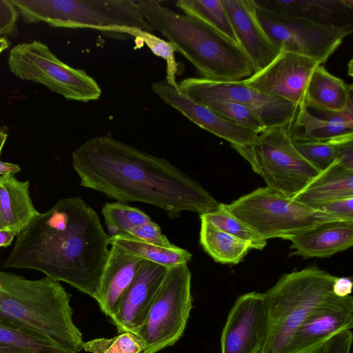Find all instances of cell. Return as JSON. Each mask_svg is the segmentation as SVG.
Segmentation results:
<instances>
[{"label": "cell", "instance_id": "7402d4cb", "mask_svg": "<svg viewBox=\"0 0 353 353\" xmlns=\"http://www.w3.org/2000/svg\"><path fill=\"white\" fill-rule=\"evenodd\" d=\"M351 197H353V171L335 161L292 199L318 210L324 204Z\"/></svg>", "mask_w": 353, "mask_h": 353}, {"label": "cell", "instance_id": "ffe728a7", "mask_svg": "<svg viewBox=\"0 0 353 353\" xmlns=\"http://www.w3.org/2000/svg\"><path fill=\"white\" fill-rule=\"evenodd\" d=\"M257 6L327 26L353 28L352 0H254Z\"/></svg>", "mask_w": 353, "mask_h": 353}, {"label": "cell", "instance_id": "7a4b0ae2", "mask_svg": "<svg viewBox=\"0 0 353 353\" xmlns=\"http://www.w3.org/2000/svg\"><path fill=\"white\" fill-rule=\"evenodd\" d=\"M16 236L2 268L39 271L94 296L108 256L110 236L97 212L81 197L59 200Z\"/></svg>", "mask_w": 353, "mask_h": 353}, {"label": "cell", "instance_id": "d6986e66", "mask_svg": "<svg viewBox=\"0 0 353 353\" xmlns=\"http://www.w3.org/2000/svg\"><path fill=\"white\" fill-rule=\"evenodd\" d=\"M108 256L93 297L101 310L112 321L119 302L131 284L143 260L116 244H110Z\"/></svg>", "mask_w": 353, "mask_h": 353}, {"label": "cell", "instance_id": "ba28073f", "mask_svg": "<svg viewBox=\"0 0 353 353\" xmlns=\"http://www.w3.org/2000/svg\"><path fill=\"white\" fill-rule=\"evenodd\" d=\"M232 147L262 176L266 187L290 198L320 173L296 149L286 127L267 128L253 143Z\"/></svg>", "mask_w": 353, "mask_h": 353}, {"label": "cell", "instance_id": "f1b7e54d", "mask_svg": "<svg viewBox=\"0 0 353 353\" xmlns=\"http://www.w3.org/2000/svg\"><path fill=\"white\" fill-rule=\"evenodd\" d=\"M175 4L187 15L201 20L236 42L222 0H178Z\"/></svg>", "mask_w": 353, "mask_h": 353}, {"label": "cell", "instance_id": "7c38bea8", "mask_svg": "<svg viewBox=\"0 0 353 353\" xmlns=\"http://www.w3.org/2000/svg\"><path fill=\"white\" fill-rule=\"evenodd\" d=\"M179 92L203 103L208 101H230L255 111L266 129L287 127L294 119L299 107L289 101L263 94L244 81H217L203 77H189L178 83Z\"/></svg>", "mask_w": 353, "mask_h": 353}, {"label": "cell", "instance_id": "44dd1931", "mask_svg": "<svg viewBox=\"0 0 353 353\" xmlns=\"http://www.w3.org/2000/svg\"><path fill=\"white\" fill-rule=\"evenodd\" d=\"M292 255L305 259L326 258L353 245V221L323 223L288 239Z\"/></svg>", "mask_w": 353, "mask_h": 353}, {"label": "cell", "instance_id": "4dcf8cb0", "mask_svg": "<svg viewBox=\"0 0 353 353\" xmlns=\"http://www.w3.org/2000/svg\"><path fill=\"white\" fill-rule=\"evenodd\" d=\"M110 237L126 234L134 228L152 221L142 210L119 203H107L101 210Z\"/></svg>", "mask_w": 353, "mask_h": 353}, {"label": "cell", "instance_id": "603a6c76", "mask_svg": "<svg viewBox=\"0 0 353 353\" xmlns=\"http://www.w3.org/2000/svg\"><path fill=\"white\" fill-rule=\"evenodd\" d=\"M30 181L14 175H0V216L8 229L17 234L39 212L30 195Z\"/></svg>", "mask_w": 353, "mask_h": 353}, {"label": "cell", "instance_id": "52a82bcc", "mask_svg": "<svg viewBox=\"0 0 353 353\" xmlns=\"http://www.w3.org/2000/svg\"><path fill=\"white\" fill-rule=\"evenodd\" d=\"M223 205L266 240H288L323 223L338 221L324 211L310 208L268 187Z\"/></svg>", "mask_w": 353, "mask_h": 353}, {"label": "cell", "instance_id": "b9f144b4", "mask_svg": "<svg viewBox=\"0 0 353 353\" xmlns=\"http://www.w3.org/2000/svg\"><path fill=\"white\" fill-rule=\"evenodd\" d=\"M17 233L9 229L0 230V248H6L11 245Z\"/></svg>", "mask_w": 353, "mask_h": 353}, {"label": "cell", "instance_id": "8fae6325", "mask_svg": "<svg viewBox=\"0 0 353 353\" xmlns=\"http://www.w3.org/2000/svg\"><path fill=\"white\" fill-rule=\"evenodd\" d=\"M258 19L273 44L325 63L353 28L327 26L256 6Z\"/></svg>", "mask_w": 353, "mask_h": 353}, {"label": "cell", "instance_id": "5bb4252c", "mask_svg": "<svg viewBox=\"0 0 353 353\" xmlns=\"http://www.w3.org/2000/svg\"><path fill=\"white\" fill-rule=\"evenodd\" d=\"M320 64L311 58L281 51L268 66L243 81L263 94L299 107L303 103L310 76Z\"/></svg>", "mask_w": 353, "mask_h": 353}, {"label": "cell", "instance_id": "cb8c5ba5", "mask_svg": "<svg viewBox=\"0 0 353 353\" xmlns=\"http://www.w3.org/2000/svg\"><path fill=\"white\" fill-rule=\"evenodd\" d=\"M353 97V85L331 74L321 65L312 72L307 82L303 103L307 108L338 111Z\"/></svg>", "mask_w": 353, "mask_h": 353}, {"label": "cell", "instance_id": "277c9868", "mask_svg": "<svg viewBox=\"0 0 353 353\" xmlns=\"http://www.w3.org/2000/svg\"><path fill=\"white\" fill-rule=\"evenodd\" d=\"M70 299L59 282L46 276L32 280L0 270V319L79 353L84 341L73 321Z\"/></svg>", "mask_w": 353, "mask_h": 353}, {"label": "cell", "instance_id": "c3c4849f", "mask_svg": "<svg viewBox=\"0 0 353 353\" xmlns=\"http://www.w3.org/2000/svg\"><path fill=\"white\" fill-rule=\"evenodd\" d=\"M319 350H316V352H313V353H319Z\"/></svg>", "mask_w": 353, "mask_h": 353}, {"label": "cell", "instance_id": "7dc6e473", "mask_svg": "<svg viewBox=\"0 0 353 353\" xmlns=\"http://www.w3.org/2000/svg\"><path fill=\"white\" fill-rule=\"evenodd\" d=\"M5 229H8V228L6 227V224L4 223V222L3 221V220L0 216V230H5Z\"/></svg>", "mask_w": 353, "mask_h": 353}, {"label": "cell", "instance_id": "d590c367", "mask_svg": "<svg viewBox=\"0 0 353 353\" xmlns=\"http://www.w3.org/2000/svg\"><path fill=\"white\" fill-rule=\"evenodd\" d=\"M126 234L147 243L163 247H171L174 245L161 233L160 227L152 220L134 228Z\"/></svg>", "mask_w": 353, "mask_h": 353}, {"label": "cell", "instance_id": "d4e9b609", "mask_svg": "<svg viewBox=\"0 0 353 353\" xmlns=\"http://www.w3.org/2000/svg\"><path fill=\"white\" fill-rule=\"evenodd\" d=\"M286 129L293 143L327 141L353 133V127L312 114L303 103Z\"/></svg>", "mask_w": 353, "mask_h": 353}, {"label": "cell", "instance_id": "e575fe53", "mask_svg": "<svg viewBox=\"0 0 353 353\" xmlns=\"http://www.w3.org/2000/svg\"><path fill=\"white\" fill-rule=\"evenodd\" d=\"M334 139L321 141L296 142L294 145L306 161L321 172L336 161Z\"/></svg>", "mask_w": 353, "mask_h": 353}, {"label": "cell", "instance_id": "ac0fdd59", "mask_svg": "<svg viewBox=\"0 0 353 353\" xmlns=\"http://www.w3.org/2000/svg\"><path fill=\"white\" fill-rule=\"evenodd\" d=\"M151 89L167 105L179 111L191 121L232 145L253 143L259 132L230 123L208 107L188 98L165 80L154 82Z\"/></svg>", "mask_w": 353, "mask_h": 353}, {"label": "cell", "instance_id": "ee69618b", "mask_svg": "<svg viewBox=\"0 0 353 353\" xmlns=\"http://www.w3.org/2000/svg\"><path fill=\"white\" fill-rule=\"evenodd\" d=\"M0 353H29L13 346L0 343Z\"/></svg>", "mask_w": 353, "mask_h": 353}, {"label": "cell", "instance_id": "ab89813d", "mask_svg": "<svg viewBox=\"0 0 353 353\" xmlns=\"http://www.w3.org/2000/svg\"><path fill=\"white\" fill-rule=\"evenodd\" d=\"M336 161L353 171V133L334 139Z\"/></svg>", "mask_w": 353, "mask_h": 353}, {"label": "cell", "instance_id": "bcb514c9", "mask_svg": "<svg viewBox=\"0 0 353 353\" xmlns=\"http://www.w3.org/2000/svg\"><path fill=\"white\" fill-rule=\"evenodd\" d=\"M8 137V134L6 132L0 130V156L1 153L2 148L6 141Z\"/></svg>", "mask_w": 353, "mask_h": 353}, {"label": "cell", "instance_id": "836d02e7", "mask_svg": "<svg viewBox=\"0 0 353 353\" xmlns=\"http://www.w3.org/2000/svg\"><path fill=\"white\" fill-rule=\"evenodd\" d=\"M83 350L92 353H142L143 344L139 336L127 332L111 339L84 341Z\"/></svg>", "mask_w": 353, "mask_h": 353}, {"label": "cell", "instance_id": "3957f363", "mask_svg": "<svg viewBox=\"0 0 353 353\" xmlns=\"http://www.w3.org/2000/svg\"><path fill=\"white\" fill-rule=\"evenodd\" d=\"M150 27L163 34L201 74L217 81H238L254 74L253 65L233 40L204 22L175 12L156 0L135 1Z\"/></svg>", "mask_w": 353, "mask_h": 353}, {"label": "cell", "instance_id": "9c48e42d", "mask_svg": "<svg viewBox=\"0 0 353 353\" xmlns=\"http://www.w3.org/2000/svg\"><path fill=\"white\" fill-rule=\"evenodd\" d=\"M8 65L18 78L42 84L68 100L86 103L99 99L102 93L98 83L85 70L64 63L39 41L14 46Z\"/></svg>", "mask_w": 353, "mask_h": 353}, {"label": "cell", "instance_id": "60d3db41", "mask_svg": "<svg viewBox=\"0 0 353 353\" xmlns=\"http://www.w3.org/2000/svg\"><path fill=\"white\" fill-rule=\"evenodd\" d=\"M352 281L347 277H338L333 285V292L339 296L351 295Z\"/></svg>", "mask_w": 353, "mask_h": 353}, {"label": "cell", "instance_id": "1f68e13d", "mask_svg": "<svg viewBox=\"0 0 353 353\" xmlns=\"http://www.w3.org/2000/svg\"><path fill=\"white\" fill-rule=\"evenodd\" d=\"M225 120L260 133L266 129L259 115L250 108L230 101H208L201 103Z\"/></svg>", "mask_w": 353, "mask_h": 353}, {"label": "cell", "instance_id": "7bdbcfd3", "mask_svg": "<svg viewBox=\"0 0 353 353\" xmlns=\"http://www.w3.org/2000/svg\"><path fill=\"white\" fill-rule=\"evenodd\" d=\"M21 170L20 167L12 163L4 162L0 160V175L11 174L14 175Z\"/></svg>", "mask_w": 353, "mask_h": 353}, {"label": "cell", "instance_id": "f35d334b", "mask_svg": "<svg viewBox=\"0 0 353 353\" xmlns=\"http://www.w3.org/2000/svg\"><path fill=\"white\" fill-rule=\"evenodd\" d=\"M338 221H353V197L336 200L318 208Z\"/></svg>", "mask_w": 353, "mask_h": 353}, {"label": "cell", "instance_id": "e0dca14e", "mask_svg": "<svg viewBox=\"0 0 353 353\" xmlns=\"http://www.w3.org/2000/svg\"><path fill=\"white\" fill-rule=\"evenodd\" d=\"M236 42L251 61L254 73L281 52L270 41L256 15L254 0H222Z\"/></svg>", "mask_w": 353, "mask_h": 353}, {"label": "cell", "instance_id": "74e56055", "mask_svg": "<svg viewBox=\"0 0 353 353\" xmlns=\"http://www.w3.org/2000/svg\"><path fill=\"white\" fill-rule=\"evenodd\" d=\"M352 339V329L341 330L334 334L321 345L319 353H350Z\"/></svg>", "mask_w": 353, "mask_h": 353}, {"label": "cell", "instance_id": "30bf717a", "mask_svg": "<svg viewBox=\"0 0 353 353\" xmlns=\"http://www.w3.org/2000/svg\"><path fill=\"white\" fill-rule=\"evenodd\" d=\"M191 272L187 263L169 267L137 336L142 353H157L183 335L191 310Z\"/></svg>", "mask_w": 353, "mask_h": 353}, {"label": "cell", "instance_id": "83f0119b", "mask_svg": "<svg viewBox=\"0 0 353 353\" xmlns=\"http://www.w3.org/2000/svg\"><path fill=\"white\" fill-rule=\"evenodd\" d=\"M0 343L15 347L29 353H71L44 334L1 319Z\"/></svg>", "mask_w": 353, "mask_h": 353}, {"label": "cell", "instance_id": "5b68a950", "mask_svg": "<svg viewBox=\"0 0 353 353\" xmlns=\"http://www.w3.org/2000/svg\"><path fill=\"white\" fill-rule=\"evenodd\" d=\"M337 276L316 266L285 274L263 292L268 308V333L261 353H285L298 327L331 296Z\"/></svg>", "mask_w": 353, "mask_h": 353}, {"label": "cell", "instance_id": "f6af8a7d", "mask_svg": "<svg viewBox=\"0 0 353 353\" xmlns=\"http://www.w3.org/2000/svg\"><path fill=\"white\" fill-rule=\"evenodd\" d=\"M11 45V42L6 37H0V54L8 49Z\"/></svg>", "mask_w": 353, "mask_h": 353}, {"label": "cell", "instance_id": "484cf974", "mask_svg": "<svg viewBox=\"0 0 353 353\" xmlns=\"http://www.w3.org/2000/svg\"><path fill=\"white\" fill-rule=\"evenodd\" d=\"M200 219V244L214 261L223 264H237L248 254L250 247L247 243L205 220Z\"/></svg>", "mask_w": 353, "mask_h": 353}, {"label": "cell", "instance_id": "d6a6232c", "mask_svg": "<svg viewBox=\"0 0 353 353\" xmlns=\"http://www.w3.org/2000/svg\"><path fill=\"white\" fill-rule=\"evenodd\" d=\"M124 34L134 37L137 41L145 43L152 52L166 62L165 81L176 90H179L176 75L179 73L178 63L175 59V46L170 41L162 39L154 34L139 29H127Z\"/></svg>", "mask_w": 353, "mask_h": 353}, {"label": "cell", "instance_id": "4fadbf2b", "mask_svg": "<svg viewBox=\"0 0 353 353\" xmlns=\"http://www.w3.org/2000/svg\"><path fill=\"white\" fill-rule=\"evenodd\" d=\"M268 318L263 292L239 296L223 327L221 353H261L268 333Z\"/></svg>", "mask_w": 353, "mask_h": 353}, {"label": "cell", "instance_id": "6da1fadb", "mask_svg": "<svg viewBox=\"0 0 353 353\" xmlns=\"http://www.w3.org/2000/svg\"><path fill=\"white\" fill-rule=\"evenodd\" d=\"M80 185L120 202H142L163 210L169 218L183 211L199 215L219 205L196 181L167 159L106 135L93 137L72 153Z\"/></svg>", "mask_w": 353, "mask_h": 353}, {"label": "cell", "instance_id": "2e32d148", "mask_svg": "<svg viewBox=\"0 0 353 353\" xmlns=\"http://www.w3.org/2000/svg\"><path fill=\"white\" fill-rule=\"evenodd\" d=\"M168 268L145 259L119 302L112 323L118 333L138 335Z\"/></svg>", "mask_w": 353, "mask_h": 353}, {"label": "cell", "instance_id": "f546056e", "mask_svg": "<svg viewBox=\"0 0 353 353\" xmlns=\"http://www.w3.org/2000/svg\"><path fill=\"white\" fill-rule=\"evenodd\" d=\"M199 216L200 219L247 243L250 249L263 250L267 245L266 239L230 213L223 203H219L216 210Z\"/></svg>", "mask_w": 353, "mask_h": 353}, {"label": "cell", "instance_id": "4316f807", "mask_svg": "<svg viewBox=\"0 0 353 353\" xmlns=\"http://www.w3.org/2000/svg\"><path fill=\"white\" fill-rule=\"evenodd\" d=\"M109 244H116L128 252L167 268L190 261L192 254L173 245L163 247L149 243L130 234H123L109 238Z\"/></svg>", "mask_w": 353, "mask_h": 353}, {"label": "cell", "instance_id": "9a60e30c", "mask_svg": "<svg viewBox=\"0 0 353 353\" xmlns=\"http://www.w3.org/2000/svg\"><path fill=\"white\" fill-rule=\"evenodd\" d=\"M353 327V297L334 293L316 306L293 334L285 353H313L334 334Z\"/></svg>", "mask_w": 353, "mask_h": 353}, {"label": "cell", "instance_id": "8992f818", "mask_svg": "<svg viewBox=\"0 0 353 353\" xmlns=\"http://www.w3.org/2000/svg\"><path fill=\"white\" fill-rule=\"evenodd\" d=\"M28 23L44 22L50 26L91 28L124 34L127 29L154 31L133 0H11Z\"/></svg>", "mask_w": 353, "mask_h": 353}, {"label": "cell", "instance_id": "8d00e7d4", "mask_svg": "<svg viewBox=\"0 0 353 353\" xmlns=\"http://www.w3.org/2000/svg\"><path fill=\"white\" fill-rule=\"evenodd\" d=\"M19 11L10 0H0V37H16Z\"/></svg>", "mask_w": 353, "mask_h": 353}]
</instances>
